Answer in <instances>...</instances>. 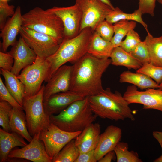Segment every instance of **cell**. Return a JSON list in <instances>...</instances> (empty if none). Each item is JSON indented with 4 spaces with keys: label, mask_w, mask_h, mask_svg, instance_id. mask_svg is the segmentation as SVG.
<instances>
[{
    "label": "cell",
    "mask_w": 162,
    "mask_h": 162,
    "mask_svg": "<svg viewBox=\"0 0 162 162\" xmlns=\"http://www.w3.org/2000/svg\"><path fill=\"white\" fill-rule=\"evenodd\" d=\"M111 64L109 58L87 53L73 65L70 90L85 97L97 94L103 89L102 77Z\"/></svg>",
    "instance_id": "1"
},
{
    "label": "cell",
    "mask_w": 162,
    "mask_h": 162,
    "mask_svg": "<svg viewBox=\"0 0 162 162\" xmlns=\"http://www.w3.org/2000/svg\"><path fill=\"white\" fill-rule=\"evenodd\" d=\"M89 106L93 112L104 119L118 121L135 118L130 104L117 91L113 92L110 88L103 89L97 94L88 97Z\"/></svg>",
    "instance_id": "2"
},
{
    "label": "cell",
    "mask_w": 162,
    "mask_h": 162,
    "mask_svg": "<svg viewBox=\"0 0 162 162\" xmlns=\"http://www.w3.org/2000/svg\"><path fill=\"white\" fill-rule=\"evenodd\" d=\"M94 31L87 27L74 38H64L57 51L46 58L50 64L49 79L60 67L68 62L74 64L88 53Z\"/></svg>",
    "instance_id": "3"
},
{
    "label": "cell",
    "mask_w": 162,
    "mask_h": 162,
    "mask_svg": "<svg viewBox=\"0 0 162 162\" xmlns=\"http://www.w3.org/2000/svg\"><path fill=\"white\" fill-rule=\"evenodd\" d=\"M88 97L76 101L59 114L50 116L51 122L66 131H82L98 117L90 108Z\"/></svg>",
    "instance_id": "4"
},
{
    "label": "cell",
    "mask_w": 162,
    "mask_h": 162,
    "mask_svg": "<svg viewBox=\"0 0 162 162\" xmlns=\"http://www.w3.org/2000/svg\"><path fill=\"white\" fill-rule=\"evenodd\" d=\"M22 26L52 37L60 44L64 38V27L54 13L36 7L22 15Z\"/></svg>",
    "instance_id": "5"
},
{
    "label": "cell",
    "mask_w": 162,
    "mask_h": 162,
    "mask_svg": "<svg viewBox=\"0 0 162 162\" xmlns=\"http://www.w3.org/2000/svg\"><path fill=\"white\" fill-rule=\"evenodd\" d=\"M44 85H42L37 94L24 97L23 100L22 106L25 112L28 130L32 136L46 128L51 122L44 107Z\"/></svg>",
    "instance_id": "6"
},
{
    "label": "cell",
    "mask_w": 162,
    "mask_h": 162,
    "mask_svg": "<svg viewBox=\"0 0 162 162\" xmlns=\"http://www.w3.org/2000/svg\"><path fill=\"white\" fill-rule=\"evenodd\" d=\"M50 64L46 58L37 56L34 62L23 69L17 78L24 85V97H29L40 91L44 81L49 80Z\"/></svg>",
    "instance_id": "7"
},
{
    "label": "cell",
    "mask_w": 162,
    "mask_h": 162,
    "mask_svg": "<svg viewBox=\"0 0 162 162\" xmlns=\"http://www.w3.org/2000/svg\"><path fill=\"white\" fill-rule=\"evenodd\" d=\"M19 34L37 56L46 58L53 54L60 44L47 34L22 26Z\"/></svg>",
    "instance_id": "8"
},
{
    "label": "cell",
    "mask_w": 162,
    "mask_h": 162,
    "mask_svg": "<svg viewBox=\"0 0 162 162\" xmlns=\"http://www.w3.org/2000/svg\"><path fill=\"white\" fill-rule=\"evenodd\" d=\"M81 132L66 131L51 122L40 132V139L44 142L47 154L52 160L67 143L75 139Z\"/></svg>",
    "instance_id": "9"
},
{
    "label": "cell",
    "mask_w": 162,
    "mask_h": 162,
    "mask_svg": "<svg viewBox=\"0 0 162 162\" xmlns=\"http://www.w3.org/2000/svg\"><path fill=\"white\" fill-rule=\"evenodd\" d=\"M75 3L82 13L80 32L87 27L94 31L97 26L113 10L109 5L98 0H75Z\"/></svg>",
    "instance_id": "10"
},
{
    "label": "cell",
    "mask_w": 162,
    "mask_h": 162,
    "mask_svg": "<svg viewBox=\"0 0 162 162\" xmlns=\"http://www.w3.org/2000/svg\"><path fill=\"white\" fill-rule=\"evenodd\" d=\"M57 15L62 20L64 27V38L70 39L80 32L82 13L77 4L67 7L54 6L47 9Z\"/></svg>",
    "instance_id": "11"
},
{
    "label": "cell",
    "mask_w": 162,
    "mask_h": 162,
    "mask_svg": "<svg viewBox=\"0 0 162 162\" xmlns=\"http://www.w3.org/2000/svg\"><path fill=\"white\" fill-rule=\"evenodd\" d=\"M123 96L130 104H141L144 109H154L162 112V90L149 88L140 91L133 85L127 87Z\"/></svg>",
    "instance_id": "12"
},
{
    "label": "cell",
    "mask_w": 162,
    "mask_h": 162,
    "mask_svg": "<svg viewBox=\"0 0 162 162\" xmlns=\"http://www.w3.org/2000/svg\"><path fill=\"white\" fill-rule=\"evenodd\" d=\"M40 133L35 134L27 145L12 150L8 158H19L34 162H52V159L47 154L44 142L40 139Z\"/></svg>",
    "instance_id": "13"
},
{
    "label": "cell",
    "mask_w": 162,
    "mask_h": 162,
    "mask_svg": "<svg viewBox=\"0 0 162 162\" xmlns=\"http://www.w3.org/2000/svg\"><path fill=\"white\" fill-rule=\"evenodd\" d=\"M73 65H64L52 75L44 86V101L51 95L70 90Z\"/></svg>",
    "instance_id": "14"
},
{
    "label": "cell",
    "mask_w": 162,
    "mask_h": 162,
    "mask_svg": "<svg viewBox=\"0 0 162 162\" xmlns=\"http://www.w3.org/2000/svg\"><path fill=\"white\" fill-rule=\"evenodd\" d=\"M8 52L14 60L11 72L17 76L23 69L32 64L37 57L34 51L21 36Z\"/></svg>",
    "instance_id": "15"
},
{
    "label": "cell",
    "mask_w": 162,
    "mask_h": 162,
    "mask_svg": "<svg viewBox=\"0 0 162 162\" xmlns=\"http://www.w3.org/2000/svg\"><path fill=\"white\" fill-rule=\"evenodd\" d=\"M86 97L77 92L68 91L54 94L43 101L46 114L50 116L58 114L71 104Z\"/></svg>",
    "instance_id": "16"
},
{
    "label": "cell",
    "mask_w": 162,
    "mask_h": 162,
    "mask_svg": "<svg viewBox=\"0 0 162 162\" xmlns=\"http://www.w3.org/2000/svg\"><path fill=\"white\" fill-rule=\"evenodd\" d=\"M15 11L14 14L7 21L1 30L0 36L2 40V50L4 52H6L10 46H12L16 43L17 36L22 26V15L20 7L17 6Z\"/></svg>",
    "instance_id": "17"
},
{
    "label": "cell",
    "mask_w": 162,
    "mask_h": 162,
    "mask_svg": "<svg viewBox=\"0 0 162 162\" xmlns=\"http://www.w3.org/2000/svg\"><path fill=\"white\" fill-rule=\"evenodd\" d=\"M122 129L111 125L107 126L104 132L100 134L97 146L94 149L95 156L98 161L109 152L113 151L121 141Z\"/></svg>",
    "instance_id": "18"
},
{
    "label": "cell",
    "mask_w": 162,
    "mask_h": 162,
    "mask_svg": "<svg viewBox=\"0 0 162 162\" xmlns=\"http://www.w3.org/2000/svg\"><path fill=\"white\" fill-rule=\"evenodd\" d=\"M101 131L100 124L98 123L90 124L75 139V144L80 153L95 149L99 140Z\"/></svg>",
    "instance_id": "19"
},
{
    "label": "cell",
    "mask_w": 162,
    "mask_h": 162,
    "mask_svg": "<svg viewBox=\"0 0 162 162\" xmlns=\"http://www.w3.org/2000/svg\"><path fill=\"white\" fill-rule=\"evenodd\" d=\"M27 145L24 138L17 133L7 132L0 128V162L7 161L9 154L14 148Z\"/></svg>",
    "instance_id": "20"
},
{
    "label": "cell",
    "mask_w": 162,
    "mask_h": 162,
    "mask_svg": "<svg viewBox=\"0 0 162 162\" xmlns=\"http://www.w3.org/2000/svg\"><path fill=\"white\" fill-rule=\"evenodd\" d=\"M23 110V109L13 107L10 118L9 126L11 132L17 133L30 142L33 137L28 132Z\"/></svg>",
    "instance_id": "21"
},
{
    "label": "cell",
    "mask_w": 162,
    "mask_h": 162,
    "mask_svg": "<svg viewBox=\"0 0 162 162\" xmlns=\"http://www.w3.org/2000/svg\"><path fill=\"white\" fill-rule=\"evenodd\" d=\"M119 81L121 83L133 84L141 89L159 88V84L146 75L129 71H124L120 75Z\"/></svg>",
    "instance_id": "22"
},
{
    "label": "cell",
    "mask_w": 162,
    "mask_h": 162,
    "mask_svg": "<svg viewBox=\"0 0 162 162\" xmlns=\"http://www.w3.org/2000/svg\"><path fill=\"white\" fill-rule=\"evenodd\" d=\"M1 74L4 79L7 88L18 103L22 106L25 96L24 85L11 71L1 69Z\"/></svg>",
    "instance_id": "23"
},
{
    "label": "cell",
    "mask_w": 162,
    "mask_h": 162,
    "mask_svg": "<svg viewBox=\"0 0 162 162\" xmlns=\"http://www.w3.org/2000/svg\"><path fill=\"white\" fill-rule=\"evenodd\" d=\"M114 48L111 41L104 40L94 31L90 41L88 53L99 58H109Z\"/></svg>",
    "instance_id": "24"
},
{
    "label": "cell",
    "mask_w": 162,
    "mask_h": 162,
    "mask_svg": "<svg viewBox=\"0 0 162 162\" xmlns=\"http://www.w3.org/2000/svg\"><path fill=\"white\" fill-rule=\"evenodd\" d=\"M110 58L112 65L124 66L128 69L137 70L143 65L140 62L120 46L114 48Z\"/></svg>",
    "instance_id": "25"
},
{
    "label": "cell",
    "mask_w": 162,
    "mask_h": 162,
    "mask_svg": "<svg viewBox=\"0 0 162 162\" xmlns=\"http://www.w3.org/2000/svg\"><path fill=\"white\" fill-rule=\"evenodd\" d=\"M144 41L148 50L150 63L158 67H162V36L154 37L149 32Z\"/></svg>",
    "instance_id": "26"
},
{
    "label": "cell",
    "mask_w": 162,
    "mask_h": 162,
    "mask_svg": "<svg viewBox=\"0 0 162 162\" xmlns=\"http://www.w3.org/2000/svg\"><path fill=\"white\" fill-rule=\"evenodd\" d=\"M142 14L139 9L132 13L128 14L124 12L118 7H116L106 16L105 20L112 24H114L122 20L137 22L142 24L148 32H149L148 26L142 19Z\"/></svg>",
    "instance_id": "27"
},
{
    "label": "cell",
    "mask_w": 162,
    "mask_h": 162,
    "mask_svg": "<svg viewBox=\"0 0 162 162\" xmlns=\"http://www.w3.org/2000/svg\"><path fill=\"white\" fill-rule=\"evenodd\" d=\"M136 24L135 21L127 20H122L114 24V34L110 41L114 48L120 46L123 38L130 30L134 29Z\"/></svg>",
    "instance_id": "28"
},
{
    "label": "cell",
    "mask_w": 162,
    "mask_h": 162,
    "mask_svg": "<svg viewBox=\"0 0 162 162\" xmlns=\"http://www.w3.org/2000/svg\"><path fill=\"white\" fill-rule=\"evenodd\" d=\"M75 139L67 143L52 160V162H75L80 153Z\"/></svg>",
    "instance_id": "29"
},
{
    "label": "cell",
    "mask_w": 162,
    "mask_h": 162,
    "mask_svg": "<svg viewBox=\"0 0 162 162\" xmlns=\"http://www.w3.org/2000/svg\"><path fill=\"white\" fill-rule=\"evenodd\" d=\"M128 144L119 142L115 147L114 151L117 162H142L138 153L133 151L128 150Z\"/></svg>",
    "instance_id": "30"
},
{
    "label": "cell",
    "mask_w": 162,
    "mask_h": 162,
    "mask_svg": "<svg viewBox=\"0 0 162 162\" xmlns=\"http://www.w3.org/2000/svg\"><path fill=\"white\" fill-rule=\"evenodd\" d=\"M136 72L146 75L159 85L162 82V67L157 66L149 63L143 65L137 70Z\"/></svg>",
    "instance_id": "31"
},
{
    "label": "cell",
    "mask_w": 162,
    "mask_h": 162,
    "mask_svg": "<svg viewBox=\"0 0 162 162\" xmlns=\"http://www.w3.org/2000/svg\"><path fill=\"white\" fill-rule=\"evenodd\" d=\"M13 107L5 101H0V125L4 130L11 132L9 126L10 115Z\"/></svg>",
    "instance_id": "32"
},
{
    "label": "cell",
    "mask_w": 162,
    "mask_h": 162,
    "mask_svg": "<svg viewBox=\"0 0 162 162\" xmlns=\"http://www.w3.org/2000/svg\"><path fill=\"white\" fill-rule=\"evenodd\" d=\"M129 53L134 57L143 65L150 63L149 52L145 41H141Z\"/></svg>",
    "instance_id": "33"
},
{
    "label": "cell",
    "mask_w": 162,
    "mask_h": 162,
    "mask_svg": "<svg viewBox=\"0 0 162 162\" xmlns=\"http://www.w3.org/2000/svg\"><path fill=\"white\" fill-rule=\"evenodd\" d=\"M141 41L139 34L134 29H132L127 34L125 39L122 41L120 46L126 52H130Z\"/></svg>",
    "instance_id": "34"
},
{
    "label": "cell",
    "mask_w": 162,
    "mask_h": 162,
    "mask_svg": "<svg viewBox=\"0 0 162 162\" xmlns=\"http://www.w3.org/2000/svg\"><path fill=\"white\" fill-rule=\"evenodd\" d=\"M94 31L104 40L110 41L114 33V26L105 20L97 26Z\"/></svg>",
    "instance_id": "35"
},
{
    "label": "cell",
    "mask_w": 162,
    "mask_h": 162,
    "mask_svg": "<svg viewBox=\"0 0 162 162\" xmlns=\"http://www.w3.org/2000/svg\"><path fill=\"white\" fill-rule=\"evenodd\" d=\"M15 6L10 5L8 1L0 0V29L2 30L4 26L7 18L12 16L15 14Z\"/></svg>",
    "instance_id": "36"
},
{
    "label": "cell",
    "mask_w": 162,
    "mask_h": 162,
    "mask_svg": "<svg viewBox=\"0 0 162 162\" xmlns=\"http://www.w3.org/2000/svg\"><path fill=\"white\" fill-rule=\"evenodd\" d=\"M0 101H5L13 107L23 109L9 92L0 77Z\"/></svg>",
    "instance_id": "37"
},
{
    "label": "cell",
    "mask_w": 162,
    "mask_h": 162,
    "mask_svg": "<svg viewBox=\"0 0 162 162\" xmlns=\"http://www.w3.org/2000/svg\"><path fill=\"white\" fill-rule=\"evenodd\" d=\"M156 0H139V9L142 14H147L153 16Z\"/></svg>",
    "instance_id": "38"
},
{
    "label": "cell",
    "mask_w": 162,
    "mask_h": 162,
    "mask_svg": "<svg viewBox=\"0 0 162 162\" xmlns=\"http://www.w3.org/2000/svg\"><path fill=\"white\" fill-rule=\"evenodd\" d=\"M14 60L8 52H0V67L1 69L11 71L12 69Z\"/></svg>",
    "instance_id": "39"
},
{
    "label": "cell",
    "mask_w": 162,
    "mask_h": 162,
    "mask_svg": "<svg viewBox=\"0 0 162 162\" xmlns=\"http://www.w3.org/2000/svg\"><path fill=\"white\" fill-rule=\"evenodd\" d=\"M97 160L94 153V149L88 152L80 153L75 162H96Z\"/></svg>",
    "instance_id": "40"
},
{
    "label": "cell",
    "mask_w": 162,
    "mask_h": 162,
    "mask_svg": "<svg viewBox=\"0 0 162 162\" xmlns=\"http://www.w3.org/2000/svg\"><path fill=\"white\" fill-rule=\"evenodd\" d=\"M153 135L160 144L162 150V132L154 131L153 132ZM154 162H162V153L160 156L155 160Z\"/></svg>",
    "instance_id": "41"
},
{
    "label": "cell",
    "mask_w": 162,
    "mask_h": 162,
    "mask_svg": "<svg viewBox=\"0 0 162 162\" xmlns=\"http://www.w3.org/2000/svg\"><path fill=\"white\" fill-rule=\"evenodd\" d=\"M116 154L114 150L111 151L98 160V162H111L115 158Z\"/></svg>",
    "instance_id": "42"
},
{
    "label": "cell",
    "mask_w": 162,
    "mask_h": 162,
    "mask_svg": "<svg viewBox=\"0 0 162 162\" xmlns=\"http://www.w3.org/2000/svg\"><path fill=\"white\" fill-rule=\"evenodd\" d=\"M92 1L95 0H91ZM110 6L113 10L115 9V8L113 7V5L112 4L110 1L109 0H98Z\"/></svg>",
    "instance_id": "43"
},
{
    "label": "cell",
    "mask_w": 162,
    "mask_h": 162,
    "mask_svg": "<svg viewBox=\"0 0 162 162\" xmlns=\"http://www.w3.org/2000/svg\"><path fill=\"white\" fill-rule=\"evenodd\" d=\"M159 89L162 90V82L159 85Z\"/></svg>",
    "instance_id": "44"
},
{
    "label": "cell",
    "mask_w": 162,
    "mask_h": 162,
    "mask_svg": "<svg viewBox=\"0 0 162 162\" xmlns=\"http://www.w3.org/2000/svg\"><path fill=\"white\" fill-rule=\"evenodd\" d=\"M158 2L162 5V0H157Z\"/></svg>",
    "instance_id": "45"
},
{
    "label": "cell",
    "mask_w": 162,
    "mask_h": 162,
    "mask_svg": "<svg viewBox=\"0 0 162 162\" xmlns=\"http://www.w3.org/2000/svg\"><path fill=\"white\" fill-rule=\"evenodd\" d=\"M3 1H8L9 0H0Z\"/></svg>",
    "instance_id": "46"
},
{
    "label": "cell",
    "mask_w": 162,
    "mask_h": 162,
    "mask_svg": "<svg viewBox=\"0 0 162 162\" xmlns=\"http://www.w3.org/2000/svg\"><path fill=\"white\" fill-rule=\"evenodd\" d=\"M161 36H162V35Z\"/></svg>",
    "instance_id": "47"
},
{
    "label": "cell",
    "mask_w": 162,
    "mask_h": 162,
    "mask_svg": "<svg viewBox=\"0 0 162 162\" xmlns=\"http://www.w3.org/2000/svg\"></svg>",
    "instance_id": "48"
}]
</instances>
